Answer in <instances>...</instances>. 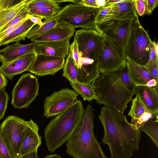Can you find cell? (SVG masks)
Returning <instances> with one entry per match:
<instances>
[{"label":"cell","mask_w":158,"mask_h":158,"mask_svg":"<svg viewBox=\"0 0 158 158\" xmlns=\"http://www.w3.org/2000/svg\"><path fill=\"white\" fill-rule=\"evenodd\" d=\"M104 128L102 141L109 147L110 158H131L139 150V129H135L124 114L104 106L98 116Z\"/></svg>","instance_id":"cell-1"},{"label":"cell","mask_w":158,"mask_h":158,"mask_svg":"<svg viewBox=\"0 0 158 158\" xmlns=\"http://www.w3.org/2000/svg\"><path fill=\"white\" fill-rule=\"evenodd\" d=\"M92 84L98 104L123 114L136 88L129 76L127 64L116 71L101 73Z\"/></svg>","instance_id":"cell-2"},{"label":"cell","mask_w":158,"mask_h":158,"mask_svg":"<svg viewBox=\"0 0 158 158\" xmlns=\"http://www.w3.org/2000/svg\"><path fill=\"white\" fill-rule=\"evenodd\" d=\"M74 40L78 46L80 67L78 81L92 84L99 76V60L105 47V36L94 29L75 31Z\"/></svg>","instance_id":"cell-3"},{"label":"cell","mask_w":158,"mask_h":158,"mask_svg":"<svg viewBox=\"0 0 158 158\" xmlns=\"http://www.w3.org/2000/svg\"><path fill=\"white\" fill-rule=\"evenodd\" d=\"M94 110L88 105L83 118L66 144L73 158H107L94 132Z\"/></svg>","instance_id":"cell-4"},{"label":"cell","mask_w":158,"mask_h":158,"mask_svg":"<svg viewBox=\"0 0 158 158\" xmlns=\"http://www.w3.org/2000/svg\"><path fill=\"white\" fill-rule=\"evenodd\" d=\"M85 110L77 100L52 118L44 129L46 146L51 153L66 142L82 120Z\"/></svg>","instance_id":"cell-5"},{"label":"cell","mask_w":158,"mask_h":158,"mask_svg":"<svg viewBox=\"0 0 158 158\" xmlns=\"http://www.w3.org/2000/svg\"><path fill=\"white\" fill-rule=\"evenodd\" d=\"M101 9L70 3L61 8L53 17L60 23L74 29L81 27L95 30V19Z\"/></svg>","instance_id":"cell-6"},{"label":"cell","mask_w":158,"mask_h":158,"mask_svg":"<svg viewBox=\"0 0 158 158\" xmlns=\"http://www.w3.org/2000/svg\"><path fill=\"white\" fill-rule=\"evenodd\" d=\"M152 43L148 32L140 23L137 15L135 17L127 45L126 60L145 66L149 60Z\"/></svg>","instance_id":"cell-7"},{"label":"cell","mask_w":158,"mask_h":158,"mask_svg":"<svg viewBox=\"0 0 158 158\" xmlns=\"http://www.w3.org/2000/svg\"><path fill=\"white\" fill-rule=\"evenodd\" d=\"M28 123L29 121L10 115L0 126L2 135L14 158L19 156L22 140Z\"/></svg>","instance_id":"cell-8"},{"label":"cell","mask_w":158,"mask_h":158,"mask_svg":"<svg viewBox=\"0 0 158 158\" xmlns=\"http://www.w3.org/2000/svg\"><path fill=\"white\" fill-rule=\"evenodd\" d=\"M38 78L30 73H25L19 79L11 92V104L15 108H27L39 95Z\"/></svg>","instance_id":"cell-9"},{"label":"cell","mask_w":158,"mask_h":158,"mask_svg":"<svg viewBox=\"0 0 158 158\" xmlns=\"http://www.w3.org/2000/svg\"><path fill=\"white\" fill-rule=\"evenodd\" d=\"M78 96L68 88L55 91L44 100L43 116L48 118L58 115L77 101Z\"/></svg>","instance_id":"cell-10"},{"label":"cell","mask_w":158,"mask_h":158,"mask_svg":"<svg viewBox=\"0 0 158 158\" xmlns=\"http://www.w3.org/2000/svg\"><path fill=\"white\" fill-rule=\"evenodd\" d=\"M137 15L123 21L102 34L121 56L126 60L127 41Z\"/></svg>","instance_id":"cell-11"},{"label":"cell","mask_w":158,"mask_h":158,"mask_svg":"<svg viewBox=\"0 0 158 158\" xmlns=\"http://www.w3.org/2000/svg\"><path fill=\"white\" fill-rule=\"evenodd\" d=\"M136 14L134 0H131L124 6L117 8H111L103 21L97 24V28L100 32L103 33Z\"/></svg>","instance_id":"cell-12"},{"label":"cell","mask_w":158,"mask_h":158,"mask_svg":"<svg viewBox=\"0 0 158 158\" xmlns=\"http://www.w3.org/2000/svg\"><path fill=\"white\" fill-rule=\"evenodd\" d=\"M65 58L42 54H36L29 71L40 76L54 75L63 68Z\"/></svg>","instance_id":"cell-13"},{"label":"cell","mask_w":158,"mask_h":158,"mask_svg":"<svg viewBox=\"0 0 158 158\" xmlns=\"http://www.w3.org/2000/svg\"><path fill=\"white\" fill-rule=\"evenodd\" d=\"M106 40L105 47L99 60L100 73L116 71L127 64V60L121 56L106 38Z\"/></svg>","instance_id":"cell-14"},{"label":"cell","mask_w":158,"mask_h":158,"mask_svg":"<svg viewBox=\"0 0 158 158\" xmlns=\"http://www.w3.org/2000/svg\"><path fill=\"white\" fill-rule=\"evenodd\" d=\"M36 54L34 52L20 56L0 66V71L9 80H12L18 74L29 70Z\"/></svg>","instance_id":"cell-15"},{"label":"cell","mask_w":158,"mask_h":158,"mask_svg":"<svg viewBox=\"0 0 158 158\" xmlns=\"http://www.w3.org/2000/svg\"><path fill=\"white\" fill-rule=\"evenodd\" d=\"M70 45V39L58 41L36 42L34 52L36 54L65 58L68 55Z\"/></svg>","instance_id":"cell-16"},{"label":"cell","mask_w":158,"mask_h":158,"mask_svg":"<svg viewBox=\"0 0 158 158\" xmlns=\"http://www.w3.org/2000/svg\"><path fill=\"white\" fill-rule=\"evenodd\" d=\"M39 128L32 119L29 121L20 148L19 156L38 149L41 143V137L39 133Z\"/></svg>","instance_id":"cell-17"},{"label":"cell","mask_w":158,"mask_h":158,"mask_svg":"<svg viewBox=\"0 0 158 158\" xmlns=\"http://www.w3.org/2000/svg\"><path fill=\"white\" fill-rule=\"evenodd\" d=\"M75 29L67 25L58 23L43 35L30 39L32 42L58 41L70 39Z\"/></svg>","instance_id":"cell-18"},{"label":"cell","mask_w":158,"mask_h":158,"mask_svg":"<svg viewBox=\"0 0 158 158\" xmlns=\"http://www.w3.org/2000/svg\"><path fill=\"white\" fill-rule=\"evenodd\" d=\"M132 101L128 115L131 117V124L134 129H139L145 122L158 114L148 111L138 96H136Z\"/></svg>","instance_id":"cell-19"},{"label":"cell","mask_w":158,"mask_h":158,"mask_svg":"<svg viewBox=\"0 0 158 158\" xmlns=\"http://www.w3.org/2000/svg\"><path fill=\"white\" fill-rule=\"evenodd\" d=\"M35 42L22 44L20 42L7 45L0 50V62L2 64L9 63L17 58L33 52Z\"/></svg>","instance_id":"cell-20"},{"label":"cell","mask_w":158,"mask_h":158,"mask_svg":"<svg viewBox=\"0 0 158 158\" xmlns=\"http://www.w3.org/2000/svg\"><path fill=\"white\" fill-rule=\"evenodd\" d=\"M134 95L139 98L148 111L158 114V90L154 87L139 86L136 87Z\"/></svg>","instance_id":"cell-21"},{"label":"cell","mask_w":158,"mask_h":158,"mask_svg":"<svg viewBox=\"0 0 158 158\" xmlns=\"http://www.w3.org/2000/svg\"><path fill=\"white\" fill-rule=\"evenodd\" d=\"M127 66L129 77L136 87L147 86L150 81L153 79L145 66L137 64L127 59Z\"/></svg>","instance_id":"cell-22"},{"label":"cell","mask_w":158,"mask_h":158,"mask_svg":"<svg viewBox=\"0 0 158 158\" xmlns=\"http://www.w3.org/2000/svg\"><path fill=\"white\" fill-rule=\"evenodd\" d=\"M36 25L29 19H27L9 36L2 40L1 42V45L21 40L24 41L28 32Z\"/></svg>","instance_id":"cell-23"},{"label":"cell","mask_w":158,"mask_h":158,"mask_svg":"<svg viewBox=\"0 0 158 158\" xmlns=\"http://www.w3.org/2000/svg\"><path fill=\"white\" fill-rule=\"evenodd\" d=\"M30 1V0H21L20 2L13 6L0 9V32L21 10L29 3Z\"/></svg>","instance_id":"cell-24"},{"label":"cell","mask_w":158,"mask_h":158,"mask_svg":"<svg viewBox=\"0 0 158 158\" xmlns=\"http://www.w3.org/2000/svg\"><path fill=\"white\" fill-rule=\"evenodd\" d=\"M62 76L69 81H78L79 68L73 57L72 50L69 47V52L63 67Z\"/></svg>","instance_id":"cell-25"},{"label":"cell","mask_w":158,"mask_h":158,"mask_svg":"<svg viewBox=\"0 0 158 158\" xmlns=\"http://www.w3.org/2000/svg\"><path fill=\"white\" fill-rule=\"evenodd\" d=\"M70 84L78 94L85 100L90 101L96 100L97 96L92 84H86L79 81L70 82Z\"/></svg>","instance_id":"cell-26"},{"label":"cell","mask_w":158,"mask_h":158,"mask_svg":"<svg viewBox=\"0 0 158 158\" xmlns=\"http://www.w3.org/2000/svg\"><path fill=\"white\" fill-rule=\"evenodd\" d=\"M139 129L144 132L158 148V114L145 122Z\"/></svg>","instance_id":"cell-27"},{"label":"cell","mask_w":158,"mask_h":158,"mask_svg":"<svg viewBox=\"0 0 158 158\" xmlns=\"http://www.w3.org/2000/svg\"><path fill=\"white\" fill-rule=\"evenodd\" d=\"M41 26L36 24L28 32L26 37L28 39L43 35L54 27L58 23L57 20L54 17L45 20Z\"/></svg>","instance_id":"cell-28"},{"label":"cell","mask_w":158,"mask_h":158,"mask_svg":"<svg viewBox=\"0 0 158 158\" xmlns=\"http://www.w3.org/2000/svg\"><path fill=\"white\" fill-rule=\"evenodd\" d=\"M26 7L28 14L41 18L45 20L53 17L61 8L60 6L56 7Z\"/></svg>","instance_id":"cell-29"},{"label":"cell","mask_w":158,"mask_h":158,"mask_svg":"<svg viewBox=\"0 0 158 158\" xmlns=\"http://www.w3.org/2000/svg\"><path fill=\"white\" fill-rule=\"evenodd\" d=\"M60 6L58 3L52 0H30L27 6L28 7H56Z\"/></svg>","instance_id":"cell-30"},{"label":"cell","mask_w":158,"mask_h":158,"mask_svg":"<svg viewBox=\"0 0 158 158\" xmlns=\"http://www.w3.org/2000/svg\"><path fill=\"white\" fill-rule=\"evenodd\" d=\"M9 99L8 95L5 88L0 90V120L4 116Z\"/></svg>","instance_id":"cell-31"},{"label":"cell","mask_w":158,"mask_h":158,"mask_svg":"<svg viewBox=\"0 0 158 158\" xmlns=\"http://www.w3.org/2000/svg\"><path fill=\"white\" fill-rule=\"evenodd\" d=\"M27 5L21 10L2 30H5L8 27L18 23L22 20L27 18V16L28 14V11L26 7Z\"/></svg>","instance_id":"cell-32"},{"label":"cell","mask_w":158,"mask_h":158,"mask_svg":"<svg viewBox=\"0 0 158 158\" xmlns=\"http://www.w3.org/2000/svg\"><path fill=\"white\" fill-rule=\"evenodd\" d=\"M158 62V44L153 41L150 53L149 59L147 64L145 66L146 68L150 67Z\"/></svg>","instance_id":"cell-33"},{"label":"cell","mask_w":158,"mask_h":158,"mask_svg":"<svg viewBox=\"0 0 158 158\" xmlns=\"http://www.w3.org/2000/svg\"><path fill=\"white\" fill-rule=\"evenodd\" d=\"M27 18L18 23L12 26L5 30H2L0 32V42H1L9 36L15 30L20 26L26 20Z\"/></svg>","instance_id":"cell-34"},{"label":"cell","mask_w":158,"mask_h":158,"mask_svg":"<svg viewBox=\"0 0 158 158\" xmlns=\"http://www.w3.org/2000/svg\"><path fill=\"white\" fill-rule=\"evenodd\" d=\"M0 158H14L5 142L0 130Z\"/></svg>","instance_id":"cell-35"},{"label":"cell","mask_w":158,"mask_h":158,"mask_svg":"<svg viewBox=\"0 0 158 158\" xmlns=\"http://www.w3.org/2000/svg\"><path fill=\"white\" fill-rule=\"evenodd\" d=\"M145 4L144 14H152L153 10L158 6V0H144Z\"/></svg>","instance_id":"cell-36"},{"label":"cell","mask_w":158,"mask_h":158,"mask_svg":"<svg viewBox=\"0 0 158 158\" xmlns=\"http://www.w3.org/2000/svg\"><path fill=\"white\" fill-rule=\"evenodd\" d=\"M69 47L72 50L74 59L79 69L80 67L79 54L78 45L75 40H74L73 41L70 45Z\"/></svg>","instance_id":"cell-37"},{"label":"cell","mask_w":158,"mask_h":158,"mask_svg":"<svg viewBox=\"0 0 158 158\" xmlns=\"http://www.w3.org/2000/svg\"><path fill=\"white\" fill-rule=\"evenodd\" d=\"M136 11L139 16L144 14L145 4L144 0H134Z\"/></svg>","instance_id":"cell-38"},{"label":"cell","mask_w":158,"mask_h":158,"mask_svg":"<svg viewBox=\"0 0 158 158\" xmlns=\"http://www.w3.org/2000/svg\"><path fill=\"white\" fill-rule=\"evenodd\" d=\"M110 8H101L95 19V23L96 24L100 23L103 21L110 11Z\"/></svg>","instance_id":"cell-39"},{"label":"cell","mask_w":158,"mask_h":158,"mask_svg":"<svg viewBox=\"0 0 158 158\" xmlns=\"http://www.w3.org/2000/svg\"><path fill=\"white\" fill-rule=\"evenodd\" d=\"M21 1V0H0V9L11 7Z\"/></svg>","instance_id":"cell-40"},{"label":"cell","mask_w":158,"mask_h":158,"mask_svg":"<svg viewBox=\"0 0 158 158\" xmlns=\"http://www.w3.org/2000/svg\"><path fill=\"white\" fill-rule=\"evenodd\" d=\"M158 62H157L147 68L149 71L153 78L155 79L157 82H158Z\"/></svg>","instance_id":"cell-41"},{"label":"cell","mask_w":158,"mask_h":158,"mask_svg":"<svg viewBox=\"0 0 158 158\" xmlns=\"http://www.w3.org/2000/svg\"><path fill=\"white\" fill-rule=\"evenodd\" d=\"M27 17L32 23L36 24L41 26L43 24V22L42 21L43 19L41 18L32 16L28 14L27 15Z\"/></svg>","instance_id":"cell-42"},{"label":"cell","mask_w":158,"mask_h":158,"mask_svg":"<svg viewBox=\"0 0 158 158\" xmlns=\"http://www.w3.org/2000/svg\"><path fill=\"white\" fill-rule=\"evenodd\" d=\"M79 4H81L86 6L94 8H100L98 7L96 4V0H82Z\"/></svg>","instance_id":"cell-43"},{"label":"cell","mask_w":158,"mask_h":158,"mask_svg":"<svg viewBox=\"0 0 158 158\" xmlns=\"http://www.w3.org/2000/svg\"><path fill=\"white\" fill-rule=\"evenodd\" d=\"M37 149H35L18 158H38Z\"/></svg>","instance_id":"cell-44"},{"label":"cell","mask_w":158,"mask_h":158,"mask_svg":"<svg viewBox=\"0 0 158 158\" xmlns=\"http://www.w3.org/2000/svg\"><path fill=\"white\" fill-rule=\"evenodd\" d=\"M7 79L0 71V90L4 88L7 84Z\"/></svg>","instance_id":"cell-45"},{"label":"cell","mask_w":158,"mask_h":158,"mask_svg":"<svg viewBox=\"0 0 158 158\" xmlns=\"http://www.w3.org/2000/svg\"><path fill=\"white\" fill-rule=\"evenodd\" d=\"M122 0H106L104 5L101 7L102 8H110L113 5L120 2Z\"/></svg>","instance_id":"cell-46"},{"label":"cell","mask_w":158,"mask_h":158,"mask_svg":"<svg viewBox=\"0 0 158 158\" xmlns=\"http://www.w3.org/2000/svg\"><path fill=\"white\" fill-rule=\"evenodd\" d=\"M106 0H96V3L98 7H102L105 5Z\"/></svg>","instance_id":"cell-47"},{"label":"cell","mask_w":158,"mask_h":158,"mask_svg":"<svg viewBox=\"0 0 158 158\" xmlns=\"http://www.w3.org/2000/svg\"><path fill=\"white\" fill-rule=\"evenodd\" d=\"M44 158H61L58 154H54L46 156Z\"/></svg>","instance_id":"cell-48"},{"label":"cell","mask_w":158,"mask_h":158,"mask_svg":"<svg viewBox=\"0 0 158 158\" xmlns=\"http://www.w3.org/2000/svg\"><path fill=\"white\" fill-rule=\"evenodd\" d=\"M0 43H1V42H0V46H1V44H0Z\"/></svg>","instance_id":"cell-49"},{"label":"cell","mask_w":158,"mask_h":158,"mask_svg":"<svg viewBox=\"0 0 158 158\" xmlns=\"http://www.w3.org/2000/svg\"></svg>","instance_id":"cell-50"}]
</instances>
